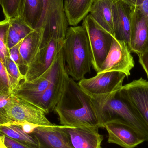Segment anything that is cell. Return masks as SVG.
Returning a JSON list of instances; mask_svg holds the SVG:
<instances>
[{
	"label": "cell",
	"instance_id": "obj_5",
	"mask_svg": "<svg viewBox=\"0 0 148 148\" xmlns=\"http://www.w3.org/2000/svg\"><path fill=\"white\" fill-rule=\"evenodd\" d=\"M55 63V70L49 86L40 96L30 102L41 108L47 114L54 110L69 77L66 70L62 49L56 56Z\"/></svg>",
	"mask_w": 148,
	"mask_h": 148
},
{
	"label": "cell",
	"instance_id": "obj_15",
	"mask_svg": "<svg viewBox=\"0 0 148 148\" xmlns=\"http://www.w3.org/2000/svg\"><path fill=\"white\" fill-rule=\"evenodd\" d=\"M55 67V60L50 68L40 76L29 82L22 81L13 91V95L29 102L33 101L40 96L49 86Z\"/></svg>",
	"mask_w": 148,
	"mask_h": 148
},
{
	"label": "cell",
	"instance_id": "obj_4",
	"mask_svg": "<svg viewBox=\"0 0 148 148\" xmlns=\"http://www.w3.org/2000/svg\"><path fill=\"white\" fill-rule=\"evenodd\" d=\"M43 14L38 28L42 30L41 47L52 38L64 41L69 25L64 11L63 0H43Z\"/></svg>",
	"mask_w": 148,
	"mask_h": 148
},
{
	"label": "cell",
	"instance_id": "obj_13",
	"mask_svg": "<svg viewBox=\"0 0 148 148\" xmlns=\"http://www.w3.org/2000/svg\"><path fill=\"white\" fill-rule=\"evenodd\" d=\"M133 10L132 6L121 0H114L113 10L114 36L124 42L130 49Z\"/></svg>",
	"mask_w": 148,
	"mask_h": 148
},
{
	"label": "cell",
	"instance_id": "obj_32",
	"mask_svg": "<svg viewBox=\"0 0 148 148\" xmlns=\"http://www.w3.org/2000/svg\"><path fill=\"white\" fill-rule=\"evenodd\" d=\"M1 136L3 142L8 148H36L24 145L4 136Z\"/></svg>",
	"mask_w": 148,
	"mask_h": 148
},
{
	"label": "cell",
	"instance_id": "obj_23",
	"mask_svg": "<svg viewBox=\"0 0 148 148\" xmlns=\"http://www.w3.org/2000/svg\"><path fill=\"white\" fill-rule=\"evenodd\" d=\"M0 135L7 136L32 147L39 148L35 138L32 135L24 132L19 126L8 124L0 125Z\"/></svg>",
	"mask_w": 148,
	"mask_h": 148
},
{
	"label": "cell",
	"instance_id": "obj_20",
	"mask_svg": "<svg viewBox=\"0 0 148 148\" xmlns=\"http://www.w3.org/2000/svg\"><path fill=\"white\" fill-rule=\"evenodd\" d=\"M95 0H65L64 9L69 25L75 27L90 13Z\"/></svg>",
	"mask_w": 148,
	"mask_h": 148
},
{
	"label": "cell",
	"instance_id": "obj_14",
	"mask_svg": "<svg viewBox=\"0 0 148 148\" xmlns=\"http://www.w3.org/2000/svg\"><path fill=\"white\" fill-rule=\"evenodd\" d=\"M30 134L37 141L39 148H75L62 125L39 126Z\"/></svg>",
	"mask_w": 148,
	"mask_h": 148
},
{
	"label": "cell",
	"instance_id": "obj_22",
	"mask_svg": "<svg viewBox=\"0 0 148 148\" xmlns=\"http://www.w3.org/2000/svg\"><path fill=\"white\" fill-rule=\"evenodd\" d=\"M34 30L20 16L10 20L7 42L8 49L21 42Z\"/></svg>",
	"mask_w": 148,
	"mask_h": 148
},
{
	"label": "cell",
	"instance_id": "obj_36",
	"mask_svg": "<svg viewBox=\"0 0 148 148\" xmlns=\"http://www.w3.org/2000/svg\"></svg>",
	"mask_w": 148,
	"mask_h": 148
},
{
	"label": "cell",
	"instance_id": "obj_17",
	"mask_svg": "<svg viewBox=\"0 0 148 148\" xmlns=\"http://www.w3.org/2000/svg\"><path fill=\"white\" fill-rule=\"evenodd\" d=\"M75 148H101L103 136L97 127H75L63 126Z\"/></svg>",
	"mask_w": 148,
	"mask_h": 148
},
{
	"label": "cell",
	"instance_id": "obj_3",
	"mask_svg": "<svg viewBox=\"0 0 148 148\" xmlns=\"http://www.w3.org/2000/svg\"><path fill=\"white\" fill-rule=\"evenodd\" d=\"M118 91L91 97L95 109L103 127L108 122L116 119L122 120L137 130L148 141L147 124L136 110L118 94Z\"/></svg>",
	"mask_w": 148,
	"mask_h": 148
},
{
	"label": "cell",
	"instance_id": "obj_28",
	"mask_svg": "<svg viewBox=\"0 0 148 148\" xmlns=\"http://www.w3.org/2000/svg\"><path fill=\"white\" fill-rule=\"evenodd\" d=\"M21 42L9 49L8 51L10 59L18 66L21 73L24 76L27 71L24 67L22 59L19 51V47Z\"/></svg>",
	"mask_w": 148,
	"mask_h": 148
},
{
	"label": "cell",
	"instance_id": "obj_7",
	"mask_svg": "<svg viewBox=\"0 0 148 148\" xmlns=\"http://www.w3.org/2000/svg\"><path fill=\"white\" fill-rule=\"evenodd\" d=\"M8 123L27 122L40 126H53L46 117V112L38 106L12 93L7 110Z\"/></svg>",
	"mask_w": 148,
	"mask_h": 148
},
{
	"label": "cell",
	"instance_id": "obj_1",
	"mask_svg": "<svg viewBox=\"0 0 148 148\" xmlns=\"http://www.w3.org/2000/svg\"><path fill=\"white\" fill-rule=\"evenodd\" d=\"M62 126L103 128L91 97L74 79L69 77L63 94L54 109Z\"/></svg>",
	"mask_w": 148,
	"mask_h": 148
},
{
	"label": "cell",
	"instance_id": "obj_11",
	"mask_svg": "<svg viewBox=\"0 0 148 148\" xmlns=\"http://www.w3.org/2000/svg\"><path fill=\"white\" fill-rule=\"evenodd\" d=\"M64 40L52 38L41 47L29 64L24 82L32 81L40 76L52 66L58 54L63 47Z\"/></svg>",
	"mask_w": 148,
	"mask_h": 148
},
{
	"label": "cell",
	"instance_id": "obj_8",
	"mask_svg": "<svg viewBox=\"0 0 148 148\" xmlns=\"http://www.w3.org/2000/svg\"><path fill=\"white\" fill-rule=\"evenodd\" d=\"M127 77L121 72H109L97 73L89 78H84L77 83L80 88L90 97L108 95L119 91Z\"/></svg>",
	"mask_w": 148,
	"mask_h": 148
},
{
	"label": "cell",
	"instance_id": "obj_12",
	"mask_svg": "<svg viewBox=\"0 0 148 148\" xmlns=\"http://www.w3.org/2000/svg\"><path fill=\"white\" fill-rule=\"evenodd\" d=\"M118 94L128 102L148 125V81L142 77L123 86Z\"/></svg>",
	"mask_w": 148,
	"mask_h": 148
},
{
	"label": "cell",
	"instance_id": "obj_33",
	"mask_svg": "<svg viewBox=\"0 0 148 148\" xmlns=\"http://www.w3.org/2000/svg\"><path fill=\"white\" fill-rule=\"evenodd\" d=\"M138 56L139 62L146 72L148 78V49Z\"/></svg>",
	"mask_w": 148,
	"mask_h": 148
},
{
	"label": "cell",
	"instance_id": "obj_6",
	"mask_svg": "<svg viewBox=\"0 0 148 148\" xmlns=\"http://www.w3.org/2000/svg\"><path fill=\"white\" fill-rule=\"evenodd\" d=\"M88 36L93 57V67L97 73L107 57L114 36L99 25L88 14L82 24Z\"/></svg>",
	"mask_w": 148,
	"mask_h": 148
},
{
	"label": "cell",
	"instance_id": "obj_35",
	"mask_svg": "<svg viewBox=\"0 0 148 148\" xmlns=\"http://www.w3.org/2000/svg\"><path fill=\"white\" fill-rule=\"evenodd\" d=\"M121 1H123L127 3H129V4H130V5L132 6L135 0H121Z\"/></svg>",
	"mask_w": 148,
	"mask_h": 148
},
{
	"label": "cell",
	"instance_id": "obj_31",
	"mask_svg": "<svg viewBox=\"0 0 148 148\" xmlns=\"http://www.w3.org/2000/svg\"><path fill=\"white\" fill-rule=\"evenodd\" d=\"M132 6L141 11L148 23V0H135Z\"/></svg>",
	"mask_w": 148,
	"mask_h": 148
},
{
	"label": "cell",
	"instance_id": "obj_16",
	"mask_svg": "<svg viewBox=\"0 0 148 148\" xmlns=\"http://www.w3.org/2000/svg\"><path fill=\"white\" fill-rule=\"evenodd\" d=\"M133 7L130 49L139 55L148 49V23L141 11Z\"/></svg>",
	"mask_w": 148,
	"mask_h": 148
},
{
	"label": "cell",
	"instance_id": "obj_27",
	"mask_svg": "<svg viewBox=\"0 0 148 148\" xmlns=\"http://www.w3.org/2000/svg\"><path fill=\"white\" fill-rule=\"evenodd\" d=\"M12 93L9 77L5 66L0 60V95H8Z\"/></svg>",
	"mask_w": 148,
	"mask_h": 148
},
{
	"label": "cell",
	"instance_id": "obj_25",
	"mask_svg": "<svg viewBox=\"0 0 148 148\" xmlns=\"http://www.w3.org/2000/svg\"><path fill=\"white\" fill-rule=\"evenodd\" d=\"M5 66L9 77L13 92L23 81L24 76L21 73L18 66L10 59V56L6 60Z\"/></svg>",
	"mask_w": 148,
	"mask_h": 148
},
{
	"label": "cell",
	"instance_id": "obj_9",
	"mask_svg": "<svg viewBox=\"0 0 148 148\" xmlns=\"http://www.w3.org/2000/svg\"><path fill=\"white\" fill-rule=\"evenodd\" d=\"M134 66L128 46L124 42L118 40L114 36L108 53L97 73L121 72L128 77Z\"/></svg>",
	"mask_w": 148,
	"mask_h": 148
},
{
	"label": "cell",
	"instance_id": "obj_19",
	"mask_svg": "<svg viewBox=\"0 0 148 148\" xmlns=\"http://www.w3.org/2000/svg\"><path fill=\"white\" fill-rule=\"evenodd\" d=\"M42 38V30L37 29L21 42L19 51L27 71L29 64L41 48Z\"/></svg>",
	"mask_w": 148,
	"mask_h": 148
},
{
	"label": "cell",
	"instance_id": "obj_29",
	"mask_svg": "<svg viewBox=\"0 0 148 148\" xmlns=\"http://www.w3.org/2000/svg\"><path fill=\"white\" fill-rule=\"evenodd\" d=\"M12 95V94L8 95H0V125L8 123L7 110Z\"/></svg>",
	"mask_w": 148,
	"mask_h": 148
},
{
	"label": "cell",
	"instance_id": "obj_21",
	"mask_svg": "<svg viewBox=\"0 0 148 148\" xmlns=\"http://www.w3.org/2000/svg\"><path fill=\"white\" fill-rule=\"evenodd\" d=\"M43 13V0H22L19 16L34 30L39 28Z\"/></svg>",
	"mask_w": 148,
	"mask_h": 148
},
{
	"label": "cell",
	"instance_id": "obj_18",
	"mask_svg": "<svg viewBox=\"0 0 148 148\" xmlns=\"http://www.w3.org/2000/svg\"><path fill=\"white\" fill-rule=\"evenodd\" d=\"M113 2L114 0H95L90 14L100 26L114 36Z\"/></svg>",
	"mask_w": 148,
	"mask_h": 148
},
{
	"label": "cell",
	"instance_id": "obj_24",
	"mask_svg": "<svg viewBox=\"0 0 148 148\" xmlns=\"http://www.w3.org/2000/svg\"><path fill=\"white\" fill-rule=\"evenodd\" d=\"M9 26L10 20L5 19L3 21H0V60L4 66L6 60L10 56L7 46Z\"/></svg>",
	"mask_w": 148,
	"mask_h": 148
},
{
	"label": "cell",
	"instance_id": "obj_26",
	"mask_svg": "<svg viewBox=\"0 0 148 148\" xmlns=\"http://www.w3.org/2000/svg\"><path fill=\"white\" fill-rule=\"evenodd\" d=\"M22 0H0L5 19H13L19 16Z\"/></svg>",
	"mask_w": 148,
	"mask_h": 148
},
{
	"label": "cell",
	"instance_id": "obj_34",
	"mask_svg": "<svg viewBox=\"0 0 148 148\" xmlns=\"http://www.w3.org/2000/svg\"><path fill=\"white\" fill-rule=\"evenodd\" d=\"M0 148H8L3 142L1 135H0Z\"/></svg>",
	"mask_w": 148,
	"mask_h": 148
},
{
	"label": "cell",
	"instance_id": "obj_10",
	"mask_svg": "<svg viewBox=\"0 0 148 148\" xmlns=\"http://www.w3.org/2000/svg\"><path fill=\"white\" fill-rule=\"evenodd\" d=\"M108 134V143L123 148H134L147 139L137 130L121 120H114L104 124Z\"/></svg>",
	"mask_w": 148,
	"mask_h": 148
},
{
	"label": "cell",
	"instance_id": "obj_2",
	"mask_svg": "<svg viewBox=\"0 0 148 148\" xmlns=\"http://www.w3.org/2000/svg\"><path fill=\"white\" fill-rule=\"evenodd\" d=\"M62 50L66 70L71 78L79 81L90 72L93 66L92 51L83 25L68 28Z\"/></svg>",
	"mask_w": 148,
	"mask_h": 148
},
{
	"label": "cell",
	"instance_id": "obj_30",
	"mask_svg": "<svg viewBox=\"0 0 148 148\" xmlns=\"http://www.w3.org/2000/svg\"><path fill=\"white\" fill-rule=\"evenodd\" d=\"M6 124H11V125L19 126V127L21 128L23 130L24 132L27 133V134H32L36 127L40 126L39 125H36V124L27 122H14L8 123Z\"/></svg>",
	"mask_w": 148,
	"mask_h": 148
}]
</instances>
